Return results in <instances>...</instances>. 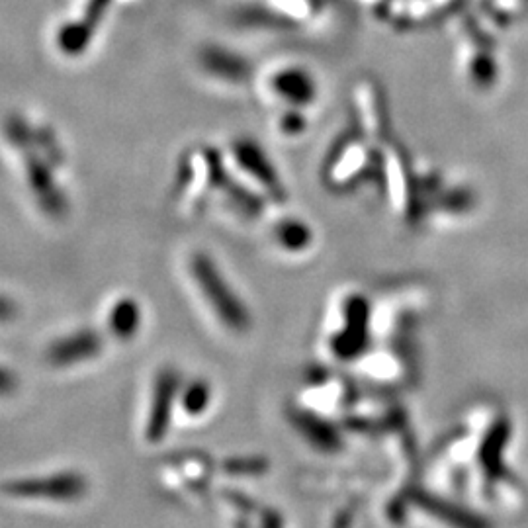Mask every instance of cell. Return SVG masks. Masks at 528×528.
<instances>
[{"label": "cell", "mask_w": 528, "mask_h": 528, "mask_svg": "<svg viewBox=\"0 0 528 528\" xmlns=\"http://www.w3.org/2000/svg\"><path fill=\"white\" fill-rule=\"evenodd\" d=\"M300 108H282L276 118V130L284 137H296L306 130V118Z\"/></svg>", "instance_id": "30bf717a"}, {"label": "cell", "mask_w": 528, "mask_h": 528, "mask_svg": "<svg viewBox=\"0 0 528 528\" xmlns=\"http://www.w3.org/2000/svg\"><path fill=\"white\" fill-rule=\"evenodd\" d=\"M356 98H358L360 122L366 128L368 135L372 139H384L388 128V114L378 85L372 81H362L360 85H356Z\"/></svg>", "instance_id": "8992f818"}, {"label": "cell", "mask_w": 528, "mask_h": 528, "mask_svg": "<svg viewBox=\"0 0 528 528\" xmlns=\"http://www.w3.org/2000/svg\"><path fill=\"white\" fill-rule=\"evenodd\" d=\"M139 325V309L135 302H120L110 313V327L120 339H130Z\"/></svg>", "instance_id": "52a82bcc"}, {"label": "cell", "mask_w": 528, "mask_h": 528, "mask_svg": "<svg viewBox=\"0 0 528 528\" xmlns=\"http://www.w3.org/2000/svg\"><path fill=\"white\" fill-rule=\"evenodd\" d=\"M14 315H16V308H14V304H10L8 300L0 298V323H6V321H10Z\"/></svg>", "instance_id": "7c38bea8"}, {"label": "cell", "mask_w": 528, "mask_h": 528, "mask_svg": "<svg viewBox=\"0 0 528 528\" xmlns=\"http://www.w3.org/2000/svg\"><path fill=\"white\" fill-rule=\"evenodd\" d=\"M0 491L12 499L28 501H57L71 503L87 495L88 482L77 472H59L45 478L12 480L0 485Z\"/></svg>", "instance_id": "7a4b0ae2"}, {"label": "cell", "mask_w": 528, "mask_h": 528, "mask_svg": "<svg viewBox=\"0 0 528 528\" xmlns=\"http://www.w3.org/2000/svg\"><path fill=\"white\" fill-rule=\"evenodd\" d=\"M169 399H171V380L169 376H165L161 382H159V388H157V401H155V409H153V419H151V425H149V431L147 435L151 439H157L163 431V425L167 423V413H169Z\"/></svg>", "instance_id": "9c48e42d"}, {"label": "cell", "mask_w": 528, "mask_h": 528, "mask_svg": "<svg viewBox=\"0 0 528 528\" xmlns=\"http://www.w3.org/2000/svg\"><path fill=\"white\" fill-rule=\"evenodd\" d=\"M190 270L194 274V278L200 282V286L204 288L206 296L216 304V308L221 315L235 327H243L245 325V313L239 308L237 300L231 296L229 288L225 290V284L221 280L220 272L216 270V266L208 261V257L204 255H194L192 257V264Z\"/></svg>", "instance_id": "277c9868"}, {"label": "cell", "mask_w": 528, "mask_h": 528, "mask_svg": "<svg viewBox=\"0 0 528 528\" xmlns=\"http://www.w3.org/2000/svg\"><path fill=\"white\" fill-rule=\"evenodd\" d=\"M276 237L282 247L296 251L306 247L309 241L308 225L298 220H284L276 225Z\"/></svg>", "instance_id": "ba28073f"}, {"label": "cell", "mask_w": 528, "mask_h": 528, "mask_svg": "<svg viewBox=\"0 0 528 528\" xmlns=\"http://www.w3.org/2000/svg\"><path fill=\"white\" fill-rule=\"evenodd\" d=\"M263 85L266 94L282 108L306 110L319 94L315 77L300 65L272 67L264 75Z\"/></svg>", "instance_id": "3957f363"}, {"label": "cell", "mask_w": 528, "mask_h": 528, "mask_svg": "<svg viewBox=\"0 0 528 528\" xmlns=\"http://www.w3.org/2000/svg\"><path fill=\"white\" fill-rule=\"evenodd\" d=\"M100 347L102 341L94 331H77L69 337L55 341L47 349V362L57 368L73 366L96 356L100 352Z\"/></svg>", "instance_id": "5b68a950"}, {"label": "cell", "mask_w": 528, "mask_h": 528, "mask_svg": "<svg viewBox=\"0 0 528 528\" xmlns=\"http://www.w3.org/2000/svg\"><path fill=\"white\" fill-rule=\"evenodd\" d=\"M227 161L231 163L233 171L241 176L247 188L257 192L261 198H270L274 202L284 200V186L276 169L270 165L268 157L251 143L249 139H237L227 153Z\"/></svg>", "instance_id": "6da1fadb"}, {"label": "cell", "mask_w": 528, "mask_h": 528, "mask_svg": "<svg viewBox=\"0 0 528 528\" xmlns=\"http://www.w3.org/2000/svg\"><path fill=\"white\" fill-rule=\"evenodd\" d=\"M14 390H16V378L8 370L0 368V394L4 396V394H10Z\"/></svg>", "instance_id": "8fae6325"}]
</instances>
